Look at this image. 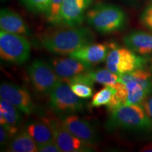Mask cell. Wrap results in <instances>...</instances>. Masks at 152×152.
Masks as SVG:
<instances>
[{"instance_id": "3957f363", "label": "cell", "mask_w": 152, "mask_h": 152, "mask_svg": "<svg viewBox=\"0 0 152 152\" xmlns=\"http://www.w3.org/2000/svg\"><path fill=\"white\" fill-rule=\"evenodd\" d=\"M85 20L98 33L111 34L119 31L127 23L126 14L118 6L99 4L89 9Z\"/></svg>"}, {"instance_id": "484cf974", "label": "cell", "mask_w": 152, "mask_h": 152, "mask_svg": "<svg viewBox=\"0 0 152 152\" xmlns=\"http://www.w3.org/2000/svg\"><path fill=\"white\" fill-rule=\"evenodd\" d=\"M38 151L40 152H59L61 151L54 141L38 146Z\"/></svg>"}, {"instance_id": "d4e9b609", "label": "cell", "mask_w": 152, "mask_h": 152, "mask_svg": "<svg viewBox=\"0 0 152 152\" xmlns=\"http://www.w3.org/2000/svg\"><path fill=\"white\" fill-rule=\"evenodd\" d=\"M140 21L144 27L152 31V1L142 13Z\"/></svg>"}, {"instance_id": "9c48e42d", "label": "cell", "mask_w": 152, "mask_h": 152, "mask_svg": "<svg viewBox=\"0 0 152 152\" xmlns=\"http://www.w3.org/2000/svg\"><path fill=\"white\" fill-rule=\"evenodd\" d=\"M54 134V142L63 152H85L93 151V147L85 144L74 136L66 128L61 118L45 117Z\"/></svg>"}, {"instance_id": "5bb4252c", "label": "cell", "mask_w": 152, "mask_h": 152, "mask_svg": "<svg viewBox=\"0 0 152 152\" xmlns=\"http://www.w3.org/2000/svg\"><path fill=\"white\" fill-rule=\"evenodd\" d=\"M48 62L61 79L74 77L78 74L90 71L92 68L71 56L68 58L55 57L50 58Z\"/></svg>"}, {"instance_id": "ba28073f", "label": "cell", "mask_w": 152, "mask_h": 152, "mask_svg": "<svg viewBox=\"0 0 152 152\" xmlns=\"http://www.w3.org/2000/svg\"><path fill=\"white\" fill-rule=\"evenodd\" d=\"M27 72L33 89L41 94H49L61 81L49 62L41 59L34 60L28 66Z\"/></svg>"}, {"instance_id": "7402d4cb", "label": "cell", "mask_w": 152, "mask_h": 152, "mask_svg": "<svg viewBox=\"0 0 152 152\" xmlns=\"http://www.w3.org/2000/svg\"><path fill=\"white\" fill-rule=\"evenodd\" d=\"M20 2L32 12L46 15L49 8L50 0H20Z\"/></svg>"}, {"instance_id": "cb8c5ba5", "label": "cell", "mask_w": 152, "mask_h": 152, "mask_svg": "<svg viewBox=\"0 0 152 152\" xmlns=\"http://www.w3.org/2000/svg\"><path fill=\"white\" fill-rule=\"evenodd\" d=\"M71 90L75 94L82 99H90L93 96L92 87L81 83H74L69 84Z\"/></svg>"}, {"instance_id": "5b68a950", "label": "cell", "mask_w": 152, "mask_h": 152, "mask_svg": "<svg viewBox=\"0 0 152 152\" xmlns=\"http://www.w3.org/2000/svg\"><path fill=\"white\" fill-rule=\"evenodd\" d=\"M49 98L51 109L60 117L84 111V102L65 82H58L49 92Z\"/></svg>"}, {"instance_id": "9a60e30c", "label": "cell", "mask_w": 152, "mask_h": 152, "mask_svg": "<svg viewBox=\"0 0 152 152\" xmlns=\"http://www.w3.org/2000/svg\"><path fill=\"white\" fill-rule=\"evenodd\" d=\"M21 111L7 100L0 99V123L8 132L11 140L20 131Z\"/></svg>"}, {"instance_id": "4316f807", "label": "cell", "mask_w": 152, "mask_h": 152, "mask_svg": "<svg viewBox=\"0 0 152 152\" xmlns=\"http://www.w3.org/2000/svg\"><path fill=\"white\" fill-rule=\"evenodd\" d=\"M11 141L10 137H9L7 131L5 130L3 126L0 127V143H1V148L5 147L8 145L9 142Z\"/></svg>"}, {"instance_id": "603a6c76", "label": "cell", "mask_w": 152, "mask_h": 152, "mask_svg": "<svg viewBox=\"0 0 152 152\" xmlns=\"http://www.w3.org/2000/svg\"><path fill=\"white\" fill-rule=\"evenodd\" d=\"M64 0H50L49 10L46 16L48 23L52 26H58L59 24V14L61 7Z\"/></svg>"}, {"instance_id": "8992f818", "label": "cell", "mask_w": 152, "mask_h": 152, "mask_svg": "<svg viewBox=\"0 0 152 152\" xmlns=\"http://www.w3.org/2000/svg\"><path fill=\"white\" fill-rule=\"evenodd\" d=\"M30 44L24 35L0 31V56L1 60L23 64L29 59Z\"/></svg>"}, {"instance_id": "52a82bcc", "label": "cell", "mask_w": 152, "mask_h": 152, "mask_svg": "<svg viewBox=\"0 0 152 152\" xmlns=\"http://www.w3.org/2000/svg\"><path fill=\"white\" fill-rule=\"evenodd\" d=\"M147 58L137 54L130 49L111 47L106 59V66L112 73L118 76L138 68H144Z\"/></svg>"}, {"instance_id": "2e32d148", "label": "cell", "mask_w": 152, "mask_h": 152, "mask_svg": "<svg viewBox=\"0 0 152 152\" xmlns=\"http://www.w3.org/2000/svg\"><path fill=\"white\" fill-rule=\"evenodd\" d=\"M0 29L7 33L24 36L31 35V30L20 15L9 9L0 11Z\"/></svg>"}, {"instance_id": "8fae6325", "label": "cell", "mask_w": 152, "mask_h": 152, "mask_svg": "<svg viewBox=\"0 0 152 152\" xmlns=\"http://www.w3.org/2000/svg\"><path fill=\"white\" fill-rule=\"evenodd\" d=\"M92 0H64L61 7L58 26H81Z\"/></svg>"}, {"instance_id": "6da1fadb", "label": "cell", "mask_w": 152, "mask_h": 152, "mask_svg": "<svg viewBox=\"0 0 152 152\" xmlns=\"http://www.w3.org/2000/svg\"><path fill=\"white\" fill-rule=\"evenodd\" d=\"M42 33L38 42L44 49L56 55H68L80 47L92 43L94 34L83 26H64Z\"/></svg>"}, {"instance_id": "e0dca14e", "label": "cell", "mask_w": 152, "mask_h": 152, "mask_svg": "<svg viewBox=\"0 0 152 152\" xmlns=\"http://www.w3.org/2000/svg\"><path fill=\"white\" fill-rule=\"evenodd\" d=\"M129 49L142 56L152 54V34L141 30H134L123 38Z\"/></svg>"}, {"instance_id": "7c38bea8", "label": "cell", "mask_w": 152, "mask_h": 152, "mask_svg": "<svg viewBox=\"0 0 152 152\" xmlns=\"http://www.w3.org/2000/svg\"><path fill=\"white\" fill-rule=\"evenodd\" d=\"M66 128L74 136L90 146L97 144L100 141L99 134L89 121L72 114L60 117Z\"/></svg>"}, {"instance_id": "ffe728a7", "label": "cell", "mask_w": 152, "mask_h": 152, "mask_svg": "<svg viewBox=\"0 0 152 152\" xmlns=\"http://www.w3.org/2000/svg\"><path fill=\"white\" fill-rule=\"evenodd\" d=\"M88 73L94 83L102 84L104 86H113L119 80V76L112 73L109 69H99L88 71Z\"/></svg>"}, {"instance_id": "44dd1931", "label": "cell", "mask_w": 152, "mask_h": 152, "mask_svg": "<svg viewBox=\"0 0 152 152\" xmlns=\"http://www.w3.org/2000/svg\"><path fill=\"white\" fill-rule=\"evenodd\" d=\"M115 92L114 86H104V87L93 95L90 106L92 108L107 106Z\"/></svg>"}, {"instance_id": "7a4b0ae2", "label": "cell", "mask_w": 152, "mask_h": 152, "mask_svg": "<svg viewBox=\"0 0 152 152\" xmlns=\"http://www.w3.org/2000/svg\"><path fill=\"white\" fill-rule=\"evenodd\" d=\"M106 128L109 132L117 129L149 132L152 121L142 104H123L110 111Z\"/></svg>"}, {"instance_id": "4fadbf2b", "label": "cell", "mask_w": 152, "mask_h": 152, "mask_svg": "<svg viewBox=\"0 0 152 152\" xmlns=\"http://www.w3.org/2000/svg\"><path fill=\"white\" fill-rule=\"evenodd\" d=\"M111 48V47L109 48V46L106 44L90 43L80 47L68 56L92 68L106 61Z\"/></svg>"}, {"instance_id": "277c9868", "label": "cell", "mask_w": 152, "mask_h": 152, "mask_svg": "<svg viewBox=\"0 0 152 152\" xmlns=\"http://www.w3.org/2000/svg\"><path fill=\"white\" fill-rule=\"evenodd\" d=\"M118 81L125 85V104H142L152 93V74L143 68L119 76Z\"/></svg>"}, {"instance_id": "d6986e66", "label": "cell", "mask_w": 152, "mask_h": 152, "mask_svg": "<svg viewBox=\"0 0 152 152\" xmlns=\"http://www.w3.org/2000/svg\"><path fill=\"white\" fill-rule=\"evenodd\" d=\"M11 152H37L38 146L25 129L19 131L9 142L8 150Z\"/></svg>"}, {"instance_id": "ac0fdd59", "label": "cell", "mask_w": 152, "mask_h": 152, "mask_svg": "<svg viewBox=\"0 0 152 152\" xmlns=\"http://www.w3.org/2000/svg\"><path fill=\"white\" fill-rule=\"evenodd\" d=\"M24 129L35 140L37 146L54 141L52 127L45 117L30 121Z\"/></svg>"}, {"instance_id": "f1b7e54d", "label": "cell", "mask_w": 152, "mask_h": 152, "mask_svg": "<svg viewBox=\"0 0 152 152\" xmlns=\"http://www.w3.org/2000/svg\"><path fill=\"white\" fill-rule=\"evenodd\" d=\"M142 152H152V143H149L144 145L143 147L140 149Z\"/></svg>"}, {"instance_id": "83f0119b", "label": "cell", "mask_w": 152, "mask_h": 152, "mask_svg": "<svg viewBox=\"0 0 152 152\" xmlns=\"http://www.w3.org/2000/svg\"><path fill=\"white\" fill-rule=\"evenodd\" d=\"M143 107L146 113L152 121V93L143 102Z\"/></svg>"}, {"instance_id": "30bf717a", "label": "cell", "mask_w": 152, "mask_h": 152, "mask_svg": "<svg viewBox=\"0 0 152 152\" xmlns=\"http://www.w3.org/2000/svg\"><path fill=\"white\" fill-rule=\"evenodd\" d=\"M0 97L16 106L22 113L30 115L35 111V105L28 90L23 87L9 83L0 86Z\"/></svg>"}]
</instances>
